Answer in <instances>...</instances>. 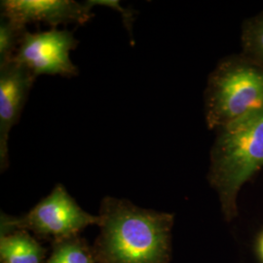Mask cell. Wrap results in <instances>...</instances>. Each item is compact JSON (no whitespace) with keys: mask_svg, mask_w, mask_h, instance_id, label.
Segmentation results:
<instances>
[{"mask_svg":"<svg viewBox=\"0 0 263 263\" xmlns=\"http://www.w3.org/2000/svg\"><path fill=\"white\" fill-rule=\"evenodd\" d=\"M95 244L98 263H170L175 217L125 199L105 197Z\"/></svg>","mask_w":263,"mask_h":263,"instance_id":"1","label":"cell"},{"mask_svg":"<svg viewBox=\"0 0 263 263\" xmlns=\"http://www.w3.org/2000/svg\"><path fill=\"white\" fill-rule=\"evenodd\" d=\"M216 131L208 180L226 221H232L238 215L241 188L263 167V106Z\"/></svg>","mask_w":263,"mask_h":263,"instance_id":"2","label":"cell"},{"mask_svg":"<svg viewBox=\"0 0 263 263\" xmlns=\"http://www.w3.org/2000/svg\"><path fill=\"white\" fill-rule=\"evenodd\" d=\"M204 100L210 130L262 107L263 65L242 53L221 59L209 76Z\"/></svg>","mask_w":263,"mask_h":263,"instance_id":"3","label":"cell"},{"mask_svg":"<svg viewBox=\"0 0 263 263\" xmlns=\"http://www.w3.org/2000/svg\"><path fill=\"white\" fill-rule=\"evenodd\" d=\"M100 222V216L85 212L64 185L59 183L27 215L21 217L2 215L1 234L25 230L61 241L76 237L86 227L99 226Z\"/></svg>","mask_w":263,"mask_h":263,"instance_id":"4","label":"cell"},{"mask_svg":"<svg viewBox=\"0 0 263 263\" xmlns=\"http://www.w3.org/2000/svg\"><path fill=\"white\" fill-rule=\"evenodd\" d=\"M78 40L67 29L51 28L47 31H27L12 62L27 67L35 76L73 77L78 69L70 60V52Z\"/></svg>","mask_w":263,"mask_h":263,"instance_id":"5","label":"cell"},{"mask_svg":"<svg viewBox=\"0 0 263 263\" xmlns=\"http://www.w3.org/2000/svg\"><path fill=\"white\" fill-rule=\"evenodd\" d=\"M92 6L72 0H5L1 1L2 18L27 28L44 23L52 28L61 25H84L92 19Z\"/></svg>","mask_w":263,"mask_h":263,"instance_id":"6","label":"cell"},{"mask_svg":"<svg viewBox=\"0 0 263 263\" xmlns=\"http://www.w3.org/2000/svg\"><path fill=\"white\" fill-rule=\"evenodd\" d=\"M36 77L27 67L11 62L0 66V167H8V139L19 121Z\"/></svg>","mask_w":263,"mask_h":263,"instance_id":"7","label":"cell"},{"mask_svg":"<svg viewBox=\"0 0 263 263\" xmlns=\"http://www.w3.org/2000/svg\"><path fill=\"white\" fill-rule=\"evenodd\" d=\"M45 254L37 241L25 230L1 234V263H41Z\"/></svg>","mask_w":263,"mask_h":263,"instance_id":"8","label":"cell"},{"mask_svg":"<svg viewBox=\"0 0 263 263\" xmlns=\"http://www.w3.org/2000/svg\"><path fill=\"white\" fill-rule=\"evenodd\" d=\"M45 263H98L94 251L77 236L56 241L52 254Z\"/></svg>","mask_w":263,"mask_h":263,"instance_id":"9","label":"cell"},{"mask_svg":"<svg viewBox=\"0 0 263 263\" xmlns=\"http://www.w3.org/2000/svg\"><path fill=\"white\" fill-rule=\"evenodd\" d=\"M241 45L242 54L263 65V11L245 21Z\"/></svg>","mask_w":263,"mask_h":263,"instance_id":"10","label":"cell"},{"mask_svg":"<svg viewBox=\"0 0 263 263\" xmlns=\"http://www.w3.org/2000/svg\"><path fill=\"white\" fill-rule=\"evenodd\" d=\"M27 28L2 18L0 25V66L12 62Z\"/></svg>","mask_w":263,"mask_h":263,"instance_id":"11","label":"cell"},{"mask_svg":"<svg viewBox=\"0 0 263 263\" xmlns=\"http://www.w3.org/2000/svg\"><path fill=\"white\" fill-rule=\"evenodd\" d=\"M256 252H257V254H258V257H259L260 261L263 263V232L260 234L258 240H257Z\"/></svg>","mask_w":263,"mask_h":263,"instance_id":"12","label":"cell"}]
</instances>
